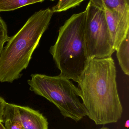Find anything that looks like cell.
<instances>
[{
    "mask_svg": "<svg viewBox=\"0 0 129 129\" xmlns=\"http://www.w3.org/2000/svg\"><path fill=\"white\" fill-rule=\"evenodd\" d=\"M5 129H24L17 105L6 102L3 115Z\"/></svg>",
    "mask_w": 129,
    "mask_h": 129,
    "instance_id": "cell-8",
    "label": "cell"
},
{
    "mask_svg": "<svg viewBox=\"0 0 129 129\" xmlns=\"http://www.w3.org/2000/svg\"><path fill=\"white\" fill-rule=\"evenodd\" d=\"M9 38L8 35L7 25L0 16V55L5 44L7 42Z\"/></svg>",
    "mask_w": 129,
    "mask_h": 129,
    "instance_id": "cell-13",
    "label": "cell"
},
{
    "mask_svg": "<svg viewBox=\"0 0 129 129\" xmlns=\"http://www.w3.org/2000/svg\"><path fill=\"white\" fill-rule=\"evenodd\" d=\"M97 129H111L109 128L108 127H105V126H104L103 127H101V128H98Z\"/></svg>",
    "mask_w": 129,
    "mask_h": 129,
    "instance_id": "cell-15",
    "label": "cell"
},
{
    "mask_svg": "<svg viewBox=\"0 0 129 129\" xmlns=\"http://www.w3.org/2000/svg\"><path fill=\"white\" fill-rule=\"evenodd\" d=\"M114 49L116 50L129 33V11L120 12L104 10Z\"/></svg>",
    "mask_w": 129,
    "mask_h": 129,
    "instance_id": "cell-6",
    "label": "cell"
},
{
    "mask_svg": "<svg viewBox=\"0 0 129 129\" xmlns=\"http://www.w3.org/2000/svg\"><path fill=\"white\" fill-rule=\"evenodd\" d=\"M85 0H59L57 4L52 7L54 13L66 11L69 9L79 6Z\"/></svg>",
    "mask_w": 129,
    "mask_h": 129,
    "instance_id": "cell-12",
    "label": "cell"
},
{
    "mask_svg": "<svg viewBox=\"0 0 129 129\" xmlns=\"http://www.w3.org/2000/svg\"><path fill=\"white\" fill-rule=\"evenodd\" d=\"M0 129H5L4 126L3 125V123L0 122Z\"/></svg>",
    "mask_w": 129,
    "mask_h": 129,
    "instance_id": "cell-14",
    "label": "cell"
},
{
    "mask_svg": "<svg viewBox=\"0 0 129 129\" xmlns=\"http://www.w3.org/2000/svg\"><path fill=\"white\" fill-rule=\"evenodd\" d=\"M85 10V40L89 59L111 56L116 50L104 10L90 1Z\"/></svg>",
    "mask_w": 129,
    "mask_h": 129,
    "instance_id": "cell-5",
    "label": "cell"
},
{
    "mask_svg": "<svg viewBox=\"0 0 129 129\" xmlns=\"http://www.w3.org/2000/svg\"><path fill=\"white\" fill-rule=\"evenodd\" d=\"M78 83L86 116L96 125L116 123L121 119L123 108L112 57L90 60Z\"/></svg>",
    "mask_w": 129,
    "mask_h": 129,
    "instance_id": "cell-1",
    "label": "cell"
},
{
    "mask_svg": "<svg viewBox=\"0 0 129 129\" xmlns=\"http://www.w3.org/2000/svg\"><path fill=\"white\" fill-rule=\"evenodd\" d=\"M27 81L30 90L53 103L64 118L76 122L86 116L85 107L80 100L79 88L69 79L59 75L32 74Z\"/></svg>",
    "mask_w": 129,
    "mask_h": 129,
    "instance_id": "cell-4",
    "label": "cell"
},
{
    "mask_svg": "<svg viewBox=\"0 0 129 129\" xmlns=\"http://www.w3.org/2000/svg\"><path fill=\"white\" fill-rule=\"evenodd\" d=\"M119 64L124 73L129 74V33L120 43L116 50Z\"/></svg>",
    "mask_w": 129,
    "mask_h": 129,
    "instance_id": "cell-10",
    "label": "cell"
},
{
    "mask_svg": "<svg viewBox=\"0 0 129 129\" xmlns=\"http://www.w3.org/2000/svg\"><path fill=\"white\" fill-rule=\"evenodd\" d=\"M44 0H0V11L14 10L27 5L41 2Z\"/></svg>",
    "mask_w": 129,
    "mask_h": 129,
    "instance_id": "cell-11",
    "label": "cell"
},
{
    "mask_svg": "<svg viewBox=\"0 0 129 129\" xmlns=\"http://www.w3.org/2000/svg\"><path fill=\"white\" fill-rule=\"evenodd\" d=\"M50 1H55V0H50Z\"/></svg>",
    "mask_w": 129,
    "mask_h": 129,
    "instance_id": "cell-16",
    "label": "cell"
},
{
    "mask_svg": "<svg viewBox=\"0 0 129 129\" xmlns=\"http://www.w3.org/2000/svg\"><path fill=\"white\" fill-rule=\"evenodd\" d=\"M86 11L73 14L60 28L50 53L60 75L78 83L90 60L85 40Z\"/></svg>",
    "mask_w": 129,
    "mask_h": 129,
    "instance_id": "cell-3",
    "label": "cell"
},
{
    "mask_svg": "<svg viewBox=\"0 0 129 129\" xmlns=\"http://www.w3.org/2000/svg\"><path fill=\"white\" fill-rule=\"evenodd\" d=\"M54 13L49 8L35 12L17 33L9 38L0 55V82L12 83L21 76Z\"/></svg>",
    "mask_w": 129,
    "mask_h": 129,
    "instance_id": "cell-2",
    "label": "cell"
},
{
    "mask_svg": "<svg viewBox=\"0 0 129 129\" xmlns=\"http://www.w3.org/2000/svg\"><path fill=\"white\" fill-rule=\"evenodd\" d=\"M104 10L124 12L129 11V0H90Z\"/></svg>",
    "mask_w": 129,
    "mask_h": 129,
    "instance_id": "cell-9",
    "label": "cell"
},
{
    "mask_svg": "<svg viewBox=\"0 0 129 129\" xmlns=\"http://www.w3.org/2000/svg\"><path fill=\"white\" fill-rule=\"evenodd\" d=\"M17 107L24 129H48L47 118L39 111L29 107Z\"/></svg>",
    "mask_w": 129,
    "mask_h": 129,
    "instance_id": "cell-7",
    "label": "cell"
}]
</instances>
